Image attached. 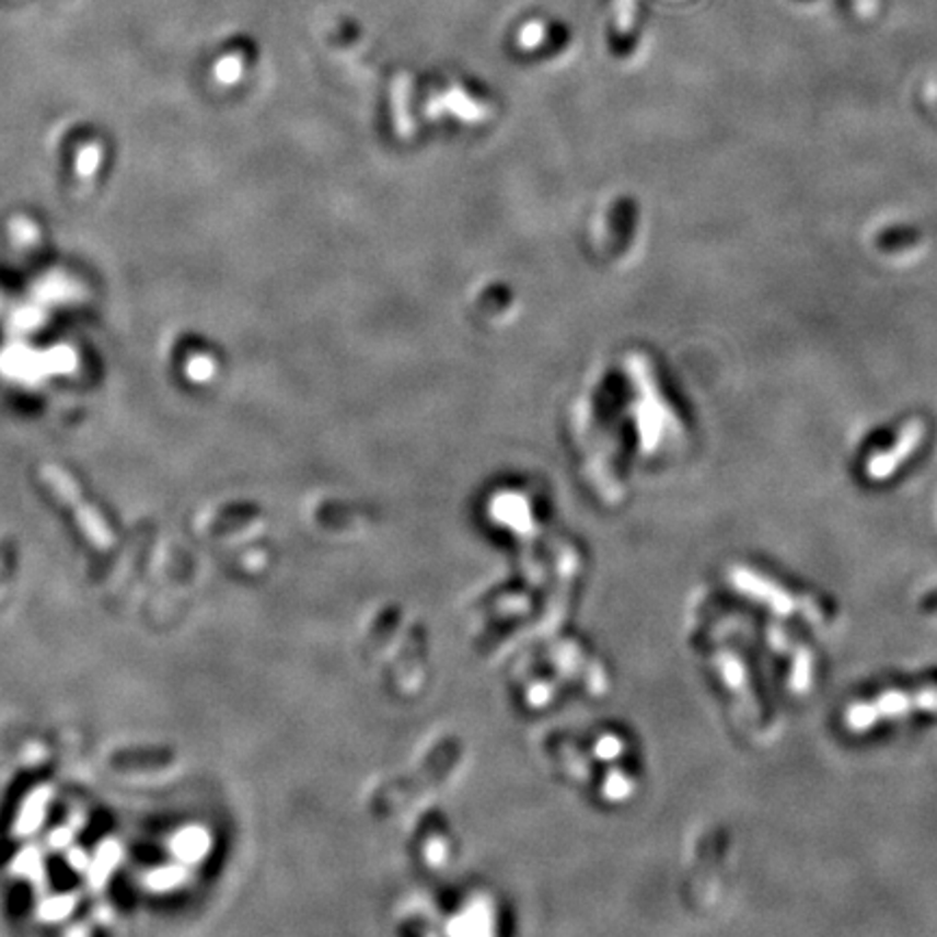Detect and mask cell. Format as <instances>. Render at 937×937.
Returning <instances> with one entry per match:
<instances>
[{
    "instance_id": "6da1fadb",
    "label": "cell",
    "mask_w": 937,
    "mask_h": 937,
    "mask_svg": "<svg viewBox=\"0 0 937 937\" xmlns=\"http://www.w3.org/2000/svg\"><path fill=\"white\" fill-rule=\"evenodd\" d=\"M42 477L46 482V486L57 495V499L68 506L74 517L77 523L81 525V530L85 532V536L99 547V550H109L116 543L114 532L109 530V525L105 523V519L99 514V510L83 499L81 495V486L77 484V479L57 465H44L42 467Z\"/></svg>"
},
{
    "instance_id": "7a4b0ae2",
    "label": "cell",
    "mask_w": 937,
    "mask_h": 937,
    "mask_svg": "<svg viewBox=\"0 0 937 937\" xmlns=\"http://www.w3.org/2000/svg\"><path fill=\"white\" fill-rule=\"evenodd\" d=\"M209 846H211V837L203 826H185L170 842L172 853L185 864L200 861L207 855Z\"/></svg>"
},
{
    "instance_id": "3957f363",
    "label": "cell",
    "mask_w": 937,
    "mask_h": 937,
    "mask_svg": "<svg viewBox=\"0 0 937 937\" xmlns=\"http://www.w3.org/2000/svg\"><path fill=\"white\" fill-rule=\"evenodd\" d=\"M50 803V793L46 788L35 790L33 795H28V799L22 803L20 814L13 824L15 835H31L33 831H37L42 826V822L46 819V810Z\"/></svg>"
},
{
    "instance_id": "277c9868",
    "label": "cell",
    "mask_w": 937,
    "mask_h": 937,
    "mask_svg": "<svg viewBox=\"0 0 937 937\" xmlns=\"http://www.w3.org/2000/svg\"><path fill=\"white\" fill-rule=\"evenodd\" d=\"M122 859V848L116 842H107L99 848L94 861L88 866L90 868V879L94 886H101L103 881L109 879V875L116 870L117 864Z\"/></svg>"
},
{
    "instance_id": "5b68a950",
    "label": "cell",
    "mask_w": 937,
    "mask_h": 937,
    "mask_svg": "<svg viewBox=\"0 0 937 937\" xmlns=\"http://www.w3.org/2000/svg\"><path fill=\"white\" fill-rule=\"evenodd\" d=\"M185 879V868L181 866H163L154 872L148 875V886L157 892H165L172 890L176 886H181V881Z\"/></svg>"
},
{
    "instance_id": "8992f818",
    "label": "cell",
    "mask_w": 937,
    "mask_h": 937,
    "mask_svg": "<svg viewBox=\"0 0 937 937\" xmlns=\"http://www.w3.org/2000/svg\"><path fill=\"white\" fill-rule=\"evenodd\" d=\"M74 905H77V899H74V896H55V899H48V901L39 907V918H42V921H46V923L63 921V918H68V916L72 914Z\"/></svg>"
},
{
    "instance_id": "52a82bcc",
    "label": "cell",
    "mask_w": 937,
    "mask_h": 937,
    "mask_svg": "<svg viewBox=\"0 0 937 937\" xmlns=\"http://www.w3.org/2000/svg\"><path fill=\"white\" fill-rule=\"evenodd\" d=\"M13 872H18V875H26V877L37 879V881L44 877V866H42V859H39V855L35 853V848H26L24 853H20V855L15 857V861H13Z\"/></svg>"
},
{
    "instance_id": "ba28073f",
    "label": "cell",
    "mask_w": 937,
    "mask_h": 937,
    "mask_svg": "<svg viewBox=\"0 0 937 937\" xmlns=\"http://www.w3.org/2000/svg\"><path fill=\"white\" fill-rule=\"evenodd\" d=\"M638 15V0H618L616 2V24L618 31L629 35Z\"/></svg>"
},
{
    "instance_id": "9c48e42d",
    "label": "cell",
    "mask_w": 937,
    "mask_h": 937,
    "mask_svg": "<svg viewBox=\"0 0 937 937\" xmlns=\"http://www.w3.org/2000/svg\"><path fill=\"white\" fill-rule=\"evenodd\" d=\"M68 861H72L77 870H83V868H88V866H90V859H88V855H85L83 851H79V848L70 851V855H68Z\"/></svg>"
},
{
    "instance_id": "30bf717a",
    "label": "cell",
    "mask_w": 937,
    "mask_h": 937,
    "mask_svg": "<svg viewBox=\"0 0 937 937\" xmlns=\"http://www.w3.org/2000/svg\"><path fill=\"white\" fill-rule=\"evenodd\" d=\"M70 837H72V831H68V829H59V831H55V833L50 835V844H55V846H66V844L70 842Z\"/></svg>"
}]
</instances>
